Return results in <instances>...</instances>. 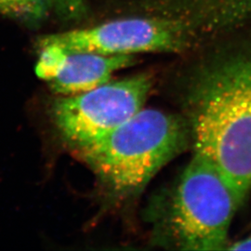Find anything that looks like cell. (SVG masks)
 I'll use <instances>...</instances> for the list:
<instances>
[{"label":"cell","mask_w":251,"mask_h":251,"mask_svg":"<svg viewBox=\"0 0 251 251\" xmlns=\"http://www.w3.org/2000/svg\"><path fill=\"white\" fill-rule=\"evenodd\" d=\"M187 101L195 152L215 166L242 204L251 191V50L206 63Z\"/></svg>","instance_id":"1"},{"label":"cell","mask_w":251,"mask_h":251,"mask_svg":"<svg viewBox=\"0 0 251 251\" xmlns=\"http://www.w3.org/2000/svg\"><path fill=\"white\" fill-rule=\"evenodd\" d=\"M191 140L188 123L157 109H142L106 135L75 151L113 196L134 197Z\"/></svg>","instance_id":"2"},{"label":"cell","mask_w":251,"mask_h":251,"mask_svg":"<svg viewBox=\"0 0 251 251\" xmlns=\"http://www.w3.org/2000/svg\"><path fill=\"white\" fill-rule=\"evenodd\" d=\"M240 205L215 166L195 152L172 197L169 227L173 242L184 251L226 250Z\"/></svg>","instance_id":"3"},{"label":"cell","mask_w":251,"mask_h":251,"mask_svg":"<svg viewBox=\"0 0 251 251\" xmlns=\"http://www.w3.org/2000/svg\"><path fill=\"white\" fill-rule=\"evenodd\" d=\"M152 85L149 75L140 74L63 96L52 105L54 124L74 149L90 144L144 109Z\"/></svg>","instance_id":"4"},{"label":"cell","mask_w":251,"mask_h":251,"mask_svg":"<svg viewBox=\"0 0 251 251\" xmlns=\"http://www.w3.org/2000/svg\"><path fill=\"white\" fill-rule=\"evenodd\" d=\"M55 44L66 52L133 55L174 52L186 49V32L176 23L156 19L126 18L96 26L45 36L39 46Z\"/></svg>","instance_id":"5"},{"label":"cell","mask_w":251,"mask_h":251,"mask_svg":"<svg viewBox=\"0 0 251 251\" xmlns=\"http://www.w3.org/2000/svg\"><path fill=\"white\" fill-rule=\"evenodd\" d=\"M134 63L133 55L67 52L61 71L50 86L63 96L79 94L107 83L115 73Z\"/></svg>","instance_id":"6"},{"label":"cell","mask_w":251,"mask_h":251,"mask_svg":"<svg viewBox=\"0 0 251 251\" xmlns=\"http://www.w3.org/2000/svg\"><path fill=\"white\" fill-rule=\"evenodd\" d=\"M50 10L49 0H0V14L29 24L44 20Z\"/></svg>","instance_id":"7"},{"label":"cell","mask_w":251,"mask_h":251,"mask_svg":"<svg viewBox=\"0 0 251 251\" xmlns=\"http://www.w3.org/2000/svg\"><path fill=\"white\" fill-rule=\"evenodd\" d=\"M40 48L41 50L36 66V75L50 82L61 71L67 52L55 44L41 46Z\"/></svg>","instance_id":"8"},{"label":"cell","mask_w":251,"mask_h":251,"mask_svg":"<svg viewBox=\"0 0 251 251\" xmlns=\"http://www.w3.org/2000/svg\"><path fill=\"white\" fill-rule=\"evenodd\" d=\"M51 9L61 16L67 19H75L86 13L84 0H49Z\"/></svg>","instance_id":"9"},{"label":"cell","mask_w":251,"mask_h":251,"mask_svg":"<svg viewBox=\"0 0 251 251\" xmlns=\"http://www.w3.org/2000/svg\"><path fill=\"white\" fill-rule=\"evenodd\" d=\"M226 250L231 251H251V233L245 238L229 244Z\"/></svg>","instance_id":"10"}]
</instances>
